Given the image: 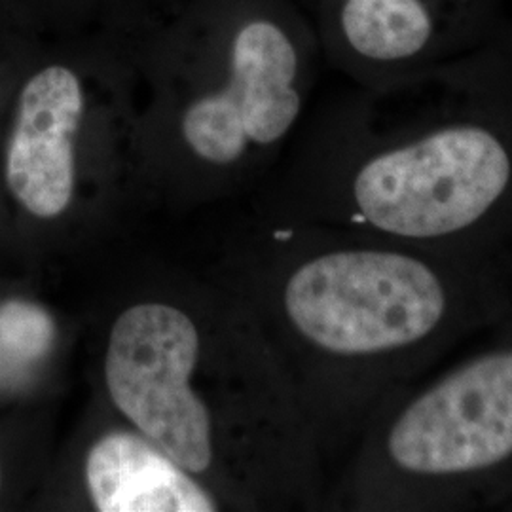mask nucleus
<instances>
[{"label": "nucleus", "mask_w": 512, "mask_h": 512, "mask_svg": "<svg viewBox=\"0 0 512 512\" xmlns=\"http://www.w3.org/2000/svg\"><path fill=\"white\" fill-rule=\"evenodd\" d=\"M200 332L183 310L145 302L118 315L105 355V384L133 427L192 475L213 461L211 414L192 389Z\"/></svg>", "instance_id": "4"}, {"label": "nucleus", "mask_w": 512, "mask_h": 512, "mask_svg": "<svg viewBox=\"0 0 512 512\" xmlns=\"http://www.w3.org/2000/svg\"><path fill=\"white\" fill-rule=\"evenodd\" d=\"M48 334V321L35 306L10 302L0 308V342L19 355H37Z\"/></svg>", "instance_id": "9"}, {"label": "nucleus", "mask_w": 512, "mask_h": 512, "mask_svg": "<svg viewBox=\"0 0 512 512\" xmlns=\"http://www.w3.org/2000/svg\"><path fill=\"white\" fill-rule=\"evenodd\" d=\"M300 112L296 44L274 21L258 19L234 40L228 86L186 110L184 139L203 160L232 164L249 143L272 147L287 137Z\"/></svg>", "instance_id": "6"}, {"label": "nucleus", "mask_w": 512, "mask_h": 512, "mask_svg": "<svg viewBox=\"0 0 512 512\" xmlns=\"http://www.w3.org/2000/svg\"><path fill=\"white\" fill-rule=\"evenodd\" d=\"M512 25V0H338V27L384 86L480 52Z\"/></svg>", "instance_id": "5"}, {"label": "nucleus", "mask_w": 512, "mask_h": 512, "mask_svg": "<svg viewBox=\"0 0 512 512\" xmlns=\"http://www.w3.org/2000/svg\"><path fill=\"white\" fill-rule=\"evenodd\" d=\"M366 421L349 482L368 511L512 509V315Z\"/></svg>", "instance_id": "3"}, {"label": "nucleus", "mask_w": 512, "mask_h": 512, "mask_svg": "<svg viewBox=\"0 0 512 512\" xmlns=\"http://www.w3.org/2000/svg\"><path fill=\"white\" fill-rule=\"evenodd\" d=\"M86 486L101 512H213L217 501L141 433L114 431L86 458Z\"/></svg>", "instance_id": "8"}, {"label": "nucleus", "mask_w": 512, "mask_h": 512, "mask_svg": "<svg viewBox=\"0 0 512 512\" xmlns=\"http://www.w3.org/2000/svg\"><path fill=\"white\" fill-rule=\"evenodd\" d=\"M313 247L293 256L277 302L327 418L365 427L389 397L512 315V264L365 234Z\"/></svg>", "instance_id": "2"}, {"label": "nucleus", "mask_w": 512, "mask_h": 512, "mask_svg": "<svg viewBox=\"0 0 512 512\" xmlns=\"http://www.w3.org/2000/svg\"><path fill=\"white\" fill-rule=\"evenodd\" d=\"M82 112L80 80L65 67L40 71L21 90L6 148V183L35 217L55 219L73 202L74 141Z\"/></svg>", "instance_id": "7"}, {"label": "nucleus", "mask_w": 512, "mask_h": 512, "mask_svg": "<svg viewBox=\"0 0 512 512\" xmlns=\"http://www.w3.org/2000/svg\"><path fill=\"white\" fill-rule=\"evenodd\" d=\"M374 88L334 219L355 234L512 264V25L476 54Z\"/></svg>", "instance_id": "1"}]
</instances>
